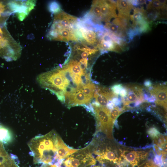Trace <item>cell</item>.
<instances>
[{"instance_id": "6da1fadb", "label": "cell", "mask_w": 167, "mask_h": 167, "mask_svg": "<svg viewBox=\"0 0 167 167\" xmlns=\"http://www.w3.org/2000/svg\"><path fill=\"white\" fill-rule=\"evenodd\" d=\"M63 142L54 130L44 135H38L28 143L35 163L53 164L58 162V154L59 147Z\"/></svg>"}, {"instance_id": "7a4b0ae2", "label": "cell", "mask_w": 167, "mask_h": 167, "mask_svg": "<svg viewBox=\"0 0 167 167\" xmlns=\"http://www.w3.org/2000/svg\"><path fill=\"white\" fill-rule=\"evenodd\" d=\"M36 80L43 88L49 90L64 103L66 92H77L80 86L70 82L66 78L62 66L39 75Z\"/></svg>"}, {"instance_id": "3957f363", "label": "cell", "mask_w": 167, "mask_h": 167, "mask_svg": "<svg viewBox=\"0 0 167 167\" xmlns=\"http://www.w3.org/2000/svg\"><path fill=\"white\" fill-rule=\"evenodd\" d=\"M60 162L65 167H91L96 163L87 147L78 149Z\"/></svg>"}, {"instance_id": "277c9868", "label": "cell", "mask_w": 167, "mask_h": 167, "mask_svg": "<svg viewBox=\"0 0 167 167\" xmlns=\"http://www.w3.org/2000/svg\"><path fill=\"white\" fill-rule=\"evenodd\" d=\"M92 105L96 119L97 130L101 131L105 133L108 138L112 139L113 123L111 122L110 118V110L105 106Z\"/></svg>"}, {"instance_id": "5b68a950", "label": "cell", "mask_w": 167, "mask_h": 167, "mask_svg": "<svg viewBox=\"0 0 167 167\" xmlns=\"http://www.w3.org/2000/svg\"><path fill=\"white\" fill-rule=\"evenodd\" d=\"M130 18L132 23L131 27L138 33L146 32L150 28V22L146 17L145 11L143 8L134 9L133 13L131 15Z\"/></svg>"}, {"instance_id": "8992f818", "label": "cell", "mask_w": 167, "mask_h": 167, "mask_svg": "<svg viewBox=\"0 0 167 167\" xmlns=\"http://www.w3.org/2000/svg\"><path fill=\"white\" fill-rule=\"evenodd\" d=\"M116 2L111 0H102V6L100 20L109 22L113 18H116Z\"/></svg>"}, {"instance_id": "52a82bcc", "label": "cell", "mask_w": 167, "mask_h": 167, "mask_svg": "<svg viewBox=\"0 0 167 167\" xmlns=\"http://www.w3.org/2000/svg\"><path fill=\"white\" fill-rule=\"evenodd\" d=\"M149 92L156 98L157 105L167 108V87L164 84H156L149 88Z\"/></svg>"}, {"instance_id": "ba28073f", "label": "cell", "mask_w": 167, "mask_h": 167, "mask_svg": "<svg viewBox=\"0 0 167 167\" xmlns=\"http://www.w3.org/2000/svg\"><path fill=\"white\" fill-rule=\"evenodd\" d=\"M116 96L109 89L101 87H98L94 95L96 101L103 106H106L109 100Z\"/></svg>"}, {"instance_id": "9c48e42d", "label": "cell", "mask_w": 167, "mask_h": 167, "mask_svg": "<svg viewBox=\"0 0 167 167\" xmlns=\"http://www.w3.org/2000/svg\"><path fill=\"white\" fill-rule=\"evenodd\" d=\"M117 8L118 11L119 17L130 19V13L134 9L131 1L126 0H118L116 2Z\"/></svg>"}, {"instance_id": "30bf717a", "label": "cell", "mask_w": 167, "mask_h": 167, "mask_svg": "<svg viewBox=\"0 0 167 167\" xmlns=\"http://www.w3.org/2000/svg\"><path fill=\"white\" fill-rule=\"evenodd\" d=\"M77 28L80 32L83 38L90 45H93L96 44L97 39L96 32L93 30L87 28L77 24Z\"/></svg>"}, {"instance_id": "8fae6325", "label": "cell", "mask_w": 167, "mask_h": 167, "mask_svg": "<svg viewBox=\"0 0 167 167\" xmlns=\"http://www.w3.org/2000/svg\"><path fill=\"white\" fill-rule=\"evenodd\" d=\"M104 27L109 33L122 39L128 34V30L109 22H106Z\"/></svg>"}, {"instance_id": "7c38bea8", "label": "cell", "mask_w": 167, "mask_h": 167, "mask_svg": "<svg viewBox=\"0 0 167 167\" xmlns=\"http://www.w3.org/2000/svg\"><path fill=\"white\" fill-rule=\"evenodd\" d=\"M121 156L133 167L138 165L140 158V152L134 151H124L122 153Z\"/></svg>"}, {"instance_id": "4fadbf2b", "label": "cell", "mask_w": 167, "mask_h": 167, "mask_svg": "<svg viewBox=\"0 0 167 167\" xmlns=\"http://www.w3.org/2000/svg\"><path fill=\"white\" fill-rule=\"evenodd\" d=\"M102 6V0L93 1L91 7L88 15L92 17L100 20Z\"/></svg>"}, {"instance_id": "5bb4252c", "label": "cell", "mask_w": 167, "mask_h": 167, "mask_svg": "<svg viewBox=\"0 0 167 167\" xmlns=\"http://www.w3.org/2000/svg\"><path fill=\"white\" fill-rule=\"evenodd\" d=\"M12 134L9 130L0 123V142L7 144L12 139Z\"/></svg>"}, {"instance_id": "9a60e30c", "label": "cell", "mask_w": 167, "mask_h": 167, "mask_svg": "<svg viewBox=\"0 0 167 167\" xmlns=\"http://www.w3.org/2000/svg\"><path fill=\"white\" fill-rule=\"evenodd\" d=\"M92 99V98L87 96L81 91H79L76 93L73 106L84 105H89Z\"/></svg>"}, {"instance_id": "2e32d148", "label": "cell", "mask_w": 167, "mask_h": 167, "mask_svg": "<svg viewBox=\"0 0 167 167\" xmlns=\"http://www.w3.org/2000/svg\"><path fill=\"white\" fill-rule=\"evenodd\" d=\"M67 66L71 71L76 75L80 77L86 73V71L82 69L80 62L76 61L71 60Z\"/></svg>"}, {"instance_id": "e0dca14e", "label": "cell", "mask_w": 167, "mask_h": 167, "mask_svg": "<svg viewBox=\"0 0 167 167\" xmlns=\"http://www.w3.org/2000/svg\"><path fill=\"white\" fill-rule=\"evenodd\" d=\"M95 89V85L92 83L88 86L83 87L81 91L87 96L92 98Z\"/></svg>"}, {"instance_id": "ac0fdd59", "label": "cell", "mask_w": 167, "mask_h": 167, "mask_svg": "<svg viewBox=\"0 0 167 167\" xmlns=\"http://www.w3.org/2000/svg\"><path fill=\"white\" fill-rule=\"evenodd\" d=\"M48 9L50 12L55 14L61 11V9L60 4L56 1L50 2L48 4Z\"/></svg>"}, {"instance_id": "d6986e66", "label": "cell", "mask_w": 167, "mask_h": 167, "mask_svg": "<svg viewBox=\"0 0 167 167\" xmlns=\"http://www.w3.org/2000/svg\"><path fill=\"white\" fill-rule=\"evenodd\" d=\"M121 110L118 107L113 108L110 112V118L111 122L114 123L116 118L121 113Z\"/></svg>"}, {"instance_id": "ffe728a7", "label": "cell", "mask_w": 167, "mask_h": 167, "mask_svg": "<svg viewBox=\"0 0 167 167\" xmlns=\"http://www.w3.org/2000/svg\"><path fill=\"white\" fill-rule=\"evenodd\" d=\"M81 84L83 87L88 86L92 83L90 75L86 73L80 76Z\"/></svg>"}, {"instance_id": "44dd1931", "label": "cell", "mask_w": 167, "mask_h": 167, "mask_svg": "<svg viewBox=\"0 0 167 167\" xmlns=\"http://www.w3.org/2000/svg\"><path fill=\"white\" fill-rule=\"evenodd\" d=\"M149 135L154 139L157 138L160 134L159 131L155 127H151L149 129L147 132Z\"/></svg>"}, {"instance_id": "7402d4cb", "label": "cell", "mask_w": 167, "mask_h": 167, "mask_svg": "<svg viewBox=\"0 0 167 167\" xmlns=\"http://www.w3.org/2000/svg\"><path fill=\"white\" fill-rule=\"evenodd\" d=\"M123 87V86L121 84H116L111 87V89L113 93L115 95L117 96L119 94L120 91Z\"/></svg>"}, {"instance_id": "603a6c76", "label": "cell", "mask_w": 167, "mask_h": 167, "mask_svg": "<svg viewBox=\"0 0 167 167\" xmlns=\"http://www.w3.org/2000/svg\"><path fill=\"white\" fill-rule=\"evenodd\" d=\"M154 163L156 165L161 167L163 165L162 159L161 156H156L153 159Z\"/></svg>"}, {"instance_id": "cb8c5ba5", "label": "cell", "mask_w": 167, "mask_h": 167, "mask_svg": "<svg viewBox=\"0 0 167 167\" xmlns=\"http://www.w3.org/2000/svg\"><path fill=\"white\" fill-rule=\"evenodd\" d=\"M17 16L19 20L20 21H23L28 15L26 14L22 13H17Z\"/></svg>"}, {"instance_id": "d4e9b609", "label": "cell", "mask_w": 167, "mask_h": 167, "mask_svg": "<svg viewBox=\"0 0 167 167\" xmlns=\"http://www.w3.org/2000/svg\"><path fill=\"white\" fill-rule=\"evenodd\" d=\"M120 95L122 97L126 96L127 94V90L125 87H123L121 89L120 92Z\"/></svg>"}, {"instance_id": "484cf974", "label": "cell", "mask_w": 167, "mask_h": 167, "mask_svg": "<svg viewBox=\"0 0 167 167\" xmlns=\"http://www.w3.org/2000/svg\"><path fill=\"white\" fill-rule=\"evenodd\" d=\"M112 101L114 105H118L121 104V101L116 97L113 98L112 99Z\"/></svg>"}, {"instance_id": "4316f807", "label": "cell", "mask_w": 167, "mask_h": 167, "mask_svg": "<svg viewBox=\"0 0 167 167\" xmlns=\"http://www.w3.org/2000/svg\"><path fill=\"white\" fill-rule=\"evenodd\" d=\"M80 64L83 65L86 68H87L88 64V59H81L79 61Z\"/></svg>"}, {"instance_id": "83f0119b", "label": "cell", "mask_w": 167, "mask_h": 167, "mask_svg": "<svg viewBox=\"0 0 167 167\" xmlns=\"http://www.w3.org/2000/svg\"><path fill=\"white\" fill-rule=\"evenodd\" d=\"M57 164H44L41 167H60V165L58 163Z\"/></svg>"}, {"instance_id": "f1b7e54d", "label": "cell", "mask_w": 167, "mask_h": 167, "mask_svg": "<svg viewBox=\"0 0 167 167\" xmlns=\"http://www.w3.org/2000/svg\"><path fill=\"white\" fill-rule=\"evenodd\" d=\"M83 51V52L81 54V56L82 58L83 59H86L88 57V56L90 55L89 53L85 51Z\"/></svg>"}, {"instance_id": "f546056e", "label": "cell", "mask_w": 167, "mask_h": 167, "mask_svg": "<svg viewBox=\"0 0 167 167\" xmlns=\"http://www.w3.org/2000/svg\"><path fill=\"white\" fill-rule=\"evenodd\" d=\"M152 83L151 81L147 80L144 82V85L147 87H150L152 86Z\"/></svg>"}, {"instance_id": "4dcf8cb0", "label": "cell", "mask_w": 167, "mask_h": 167, "mask_svg": "<svg viewBox=\"0 0 167 167\" xmlns=\"http://www.w3.org/2000/svg\"><path fill=\"white\" fill-rule=\"evenodd\" d=\"M149 164L150 165V167H158L154 163L152 162H149Z\"/></svg>"}, {"instance_id": "1f68e13d", "label": "cell", "mask_w": 167, "mask_h": 167, "mask_svg": "<svg viewBox=\"0 0 167 167\" xmlns=\"http://www.w3.org/2000/svg\"><path fill=\"white\" fill-rule=\"evenodd\" d=\"M91 167H101L100 166H92Z\"/></svg>"}, {"instance_id": "d6a6232c", "label": "cell", "mask_w": 167, "mask_h": 167, "mask_svg": "<svg viewBox=\"0 0 167 167\" xmlns=\"http://www.w3.org/2000/svg\"><path fill=\"white\" fill-rule=\"evenodd\" d=\"M60 167H61V166H60Z\"/></svg>"}, {"instance_id": "836d02e7", "label": "cell", "mask_w": 167, "mask_h": 167, "mask_svg": "<svg viewBox=\"0 0 167 167\" xmlns=\"http://www.w3.org/2000/svg\"></svg>"}]
</instances>
